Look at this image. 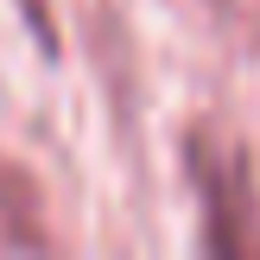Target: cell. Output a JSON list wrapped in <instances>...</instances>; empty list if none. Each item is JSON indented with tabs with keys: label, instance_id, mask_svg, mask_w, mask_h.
<instances>
[{
	"label": "cell",
	"instance_id": "obj_1",
	"mask_svg": "<svg viewBox=\"0 0 260 260\" xmlns=\"http://www.w3.org/2000/svg\"><path fill=\"white\" fill-rule=\"evenodd\" d=\"M184 159H190V184H197V203H203V248L235 254V260L260 254V190L248 172V152L222 146L210 134H190Z\"/></svg>",
	"mask_w": 260,
	"mask_h": 260
},
{
	"label": "cell",
	"instance_id": "obj_2",
	"mask_svg": "<svg viewBox=\"0 0 260 260\" xmlns=\"http://www.w3.org/2000/svg\"><path fill=\"white\" fill-rule=\"evenodd\" d=\"M0 248H51V229H45V203H38L32 172L0 152Z\"/></svg>",
	"mask_w": 260,
	"mask_h": 260
},
{
	"label": "cell",
	"instance_id": "obj_3",
	"mask_svg": "<svg viewBox=\"0 0 260 260\" xmlns=\"http://www.w3.org/2000/svg\"><path fill=\"white\" fill-rule=\"evenodd\" d=\"M25 19H32V25H38V38L51 45V19H45V0H25Z\"/></svg>",
	"mask_w": 260,
	"mask_h": 260
}]
</instances>
